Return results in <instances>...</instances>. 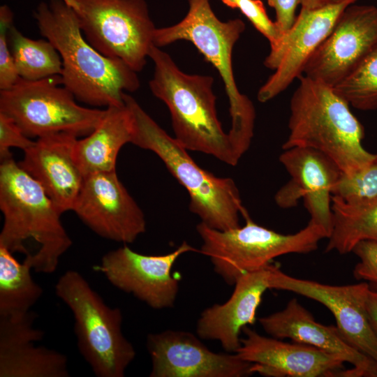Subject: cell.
<instances>
[{
    "instance_id": "obj_1",
    "label": "cell",
    "mask_w": 377,
    "mask_h": 377,
    "mask_svg": "<svg viewBox=\"0 0 377 377\" xmlns=\"http://www.w3.org/2000/svg\"><path fill=\"white\" fill-rule=\"evenodd\" d=\"M41 35L62 61V84L75 99L106 108L124 104L123 94L140 87L137 73L124 61L109 58L84 38L75 10L64 0L43 1L34 13Z\"/></svg>"
},
{
    "instance_id": "obj_2",
    "label": "cell",
    "mask_w": 377,
    "mask_h": 377,
    "mask_svg": "<svg viewBox=\"0 0 377 377\" xmlns=\"http://www.w3.org/2000/svg\"><path fill=\"white\" fill-rule=\"evenodd\" d=\"M0 209V246L24 254L23 261L36 272H55L72 241L61 223V213L13 157L1 161Z\"/></svg>"
},
{
    "instance_id": "obj_3",
    "label": "cell",
    "mask_w": 377,
    "mask_h": 377,
    "mask_svg": "<svg viewBox=\"0 0 377 377\" xmlns=\"http://www.w3.org/2000/svg\"><path fill=\"white\" fill-rule=\"evenodd\" d=\"M290 102L289 134L283 150L307 147L330 158L350 174L376 159L362 145L364 131L350 105L333 87L302 75Z\"/></svg>"
},
{
    "instance_id": "obj_4",
    "label": "cell",
    "mask_w": 377,
    "mask_h": 377,
    "mask_svg": "<svg viewBox=\"0 0 377 377\" xmlns=\"http://www.w3.org/2000/svg\"><path fill=\"white\" fill-rule=\"evenodd\" d=\"M148 57L154 64L149 86L168 108L175 138L187 150L236 165L239 159L218 118L214 78L184 73L167 52L154 45Z\"/></svg>"
},
{
    "instance_id": "obj_5",
    "label": "cell",
    "mask_w": 377,
    "mask_h": 377,
    "mask_svg": "<svg viewBox=\"0 0 377 377\" xmlns=\"http://www.w3.org/2000/svg\"><path fill=\"white\" fill-rule=\"evenodd\" d=\"M123 99L133 117L131 143L156 154L186 190L189 209L207 226L220 230L239 227L245 210L230 177H219L199 166L175 138L163 129L127 93Z\"/></svg>"
},
{
    "instance_id": "obj_6",
    "label": "cell",
    "mask_w": 377,
    "mask_h": 377,
    "mask_svg": "<svg viewBox=\"0 0 377 377\" xmlns=\"http://www.w3.org/2000/svg\"><path fill=\"white\" fill-rule=\"evenodd\" d=\"M187 1L186 16L175 24L156 28L153 44L161 47L177 40H188L217 70L229 100L231 127L228 134L240 159L251 145L256 119L252 101L238 89L232 63L234 46L245 30V24L239 18L219 20L210 0Z\"/></svg>"
},
{
    "instance_id": "obj_7",
    "label": "cell",
    "mask_w": 377,
    "mask_h": 377,
    "mask_svg": "<svg viewBox=\"0 0 377 377\" xmlns=\"http://www.w3.org/2000/svg\"><path fill=\"white\" fill-rule=\"evenodd\" d=\"M55 293L73 313L77 348L94 374L124 376L136 353L122 332L121 309L108 306L75 270H68L59 278Z\"/></svg>"
},
{
    "instance_id": "obj_8",
    "label": "cell",
    "mask_w": 377,
    "mask_h": 377,
    "mask_svg": "<svg viewBox=\"0 0 377 377\" xmlns=\"http://www.w3.org/2000/svg\"><path fill=\"white\" fill-rule=\"evenodd\" d=\"M242 216L245 225L230 230H216L202 222L196 226L202 240L199 253L209 258L214 272L229 286L276 257L312 252L327 238L323 228L311 221L297 232L284 235L258 225L246 210Z\"/></svg>"
},
{
    "instance_id": "obj_9",
    "label": "cell",
    "mask_w": 377,
    "mask_h": 377,
    "mask_svg": "<svg viewBox=\"0 0 377 377\" xmlns=\"http://www.w3.org/2000/svg\"><path fill=\"white\" fill-rule=\"evenodd\" d=\"M60 75L38 80L20 78L0 91V112L12 118L29 138L66 132L77 137L91 133L105 110L77 104Z\"/></svg>"
},
{
    "instance_id": "obj_10",
    "label": "cell",
    "mask_w": 377,
    "mask_h": 377,
    "mask_svg": "<svg viewBox=\"0 0 377 377\" xmlns=\"http://www.w3.org/2000/svg\"><path fill=\"white\" fill-rule=\"evenodd\" d=\"M86 40L104 56L138 73L147 63L156 29L146 0H76Z\"/></svg>"
},
{
    "instance_id": "obj_11",
    "label": "cell",
    "mask_w": 377,
    "mask_h": 377,
    "mask_svg": "<svg viewBox=\"0 0 377 377\" xmlns=\"http://www.w3.org/2000/svg\"><path fill=\"white\" fill-rule=\"evenodd\" d=\"M199 252L186 241L173 251L158 256L137 253L124 245L108 251L94 267L117 288L132 294L154 309L171 308L179 292V279L172 273L177 260Z\"/></svg>"
},
{
    "instance_id": "obj_12",
    "label": "cell",
    "mask_w": 377,
    "mask_h": 377,
    "mask_svg": "<svg viewBox=\"0 0 377 377\" xmlns=\"http://www.w3.org/2000/svg\"><path fill=\"white\" fill-rule=\"evenodd\" d=\"M72 211L98 235L125 244L146 230L144 213L116 170L84 176Z\"/></svg>"
},
{
    "instance_id": "obj_13",
    "label": "cell",
    "mask_w": 377,
    "mask_h": 377,
    "mask_svg": "<svg viewBox=\"0 0 377 377\" xmlns=\"http://www.w3.org/2000/svg\"><path fill=\"white\" fill-rule=\"evenodd\" d=\"M355 1L348 0L312 10L301 8L292 27L282 35L276 47L270 49L265 59V66L274 72L258 90L260 102L273 99L303 74L309 59L343 11Z\"/></svg>"
},
{
    "instance_id": "obj_14",
    "label": "cell",
    "mask_w": 377,
    "mask_h": 377,
    "mask_svg": "<svg viewBox=\"0 0 377 377\" xmlns=\"http://www.w3.org/2000/svg\"><path fill=\"white\" fill-rule=\"evenodd\" d=\"M377 45V8L348 6L307 62L303 74L334 87Z\"/></svg>"
},
{
    "instance_id": "obj_15",
    "label": "cell",
    "mask_w": 377,
    "mask_h": 377,
    "mask_svg": "<svg viewBox=\"0 0 377 377\" xmlns=\"http://www.w3.org/2000/svg\"><path fill=\"white\" fill-rule=\"evenodd\" d=\"M195 334L167 330L149 334L147 348L151 360L150 377H244L252 364L235 353L209 350Z\"/></svg>"
},
{
    "instance_id": "obj_16",
    "label": "cell",
    "mask_w": 377,
    "mask_h": 377,
    "mask_svg": "<svg viewBox=\"0 0 377 377\" xmlns=\"http://www.w3.org/2000/svg\"><path fill=\"white\" fill-rule=\"evenodd\" d=\"M271 288L293 292L324 305L334 316L336 326L346 340L377 363V335L366 309L370 290L368 283L343 286L321 283L290 276L275 264Z\"/></svg>"
},
{
    "instance_id": "obj_17",
    "label": "cell",
    "mask_w": 377,
    "mask_h": 377,
    "mask_svg": "<svg viewBox=\"0 0 377 377\" xmlns=\"http://www.w3.org/2000/svg\"><path fill=\"white\" fill-rule=\"evenodd\" d=\"M279 161L291 179L276 193V203L288 208L302 198L311 216L309 221L322 228L328 239L333 229L332 191L341 170L327 156L307 147L285 149Z\"/></svg>"
},
{
    "instance_id": "obj_18",
    "label": "cell",
    "mask_w": 377,
    "mask_h": 377,
    "mask_svg": "<svg viewBox=\"0 0 377 377\" xmlns=\"http://www.w3.org/2000/svg\"><path fill=\"white\" fill-rule=\"evenodd\" d=\"M235 353L252 364L253 374L266 377H344L339 357L316 348L260 334L249 326Z\"/></svg>"
},
{
    "instance_id": "obj_19",
    "label": "cell",
    "mask_w": 377,
    "mask_h": 377,
    "mask_svg": "<svg viewBox=\"0 0 377 377\" xmlns=\"http://www.w3.org/2000/svg\"><path fill=\"white\" fill-rule=\"evenodd\" d=\"M264 331L272 337L290 339L339 357L353 366L344 377H377V363L357 350L343 337L337 326L325 325L301 305L290 300L281 311L258 319Z\"/></svg>"
},
{
    "instance_id": "obj_20",
    "label": "cell",
    "mask_w": 377,
    "mask_h": 377,
    "mask_svg": "<svg viewBox=\"0 0 377 377\" xmlns=\"http://www.w3.org/2000/svg\"><path fill=\"white\" fill-rule=\"evenodd\" d=\"M77 136L60 132L38 138L19 165L36 180L62 214L72 211L84 175L75 158Z\"/></svg>"
},
{
    "instance_id": "obj_21",
    "label": "cell",
    "mask_w": 377,
    "mask_h": 377,
    "mask_svg": "<svg viewBox=\"0 0 377 377\" xmlns=\"http://www.w3.org/2000/svg\"><path fill=\"white\" fill-rule=\"evenodd\" d=\"M37 314L0 316V377H68L66 356L36 346L45 332L34 325Z\"/></svg>"
},
{
    "instance_id": "obj_22",
    "label": "cell",
    "mask_w": 377,
    "mask_h": 377,
    "mask_svg": "<svg viewBox=\"0 0 377 377\" xmlns=\"http://www.w3.org/2000/svg\"><path fill=\"white\" fill-rule=\"evenodd\" d=\"M272 263L239 277L229 299L204 309L197 321L196 333L202 339L220 343L228 353H236L244 327L253 325L265 291L271 290Z\"/></svg>"
},
{
    "instance_id": "obj_23",
    "label": "cell",
    "mask_w": 377,
    "mask_h": 377,
    "mask_svg": "<svg viewBox=\"0 0 377 377\" xmlns=\"http://www.w3.org/2000/svg\"><path fill=\"white\" fill-rule=\"evenodd\" d=\"M133 131L132 114L125 103L106 108L95 129L75 143V161L84 176L116 170L118 154L131 143Z\"/></svg>"
},
{
    "instance_id": "obj_24",
    "label": "cell",
    "mask_w": 377,
    "mask_h": 377,
    "mask_svg": "<svg viewBox=\"0 0 377 377\" xmlns=\"http://www.w3.org/2000/svg\"><path fill=\"white\" fill-rule=\"evenodd\" d=\"M333 229L325 251L352 252L361 241L377 242V197L350 203L332 196Z\"/></svg>"
},
{
    "instance_id": "obj_25",
    "label": "cell",
    "mask_w": 377,
    "mask_h": 377,
    "mask_svg": "<svg viewBox=\"0 0 377 377\" xmlns=\"http://www.w3.org/2000/svg\"><path fill=\"white\" fill-rule=\"evenodd\" d=\"M31 266L18 262L0 246V316L24 313L41 297L43 290L32 278Z\"/></svg>"
},
{
    "instance_id": "obj_26",
    "label": "cell",
    "mask_w": 377,
    "mask_h": 377,
    "mask_svg": "<svg viewBox=\"0 0 377 377\" xmlns=\"http://www.w3.org/2000/svg\"><path fill=\"white\" fill-rule=\"evenodd\" d=\"M8 41L20 78L34 81L61 75V58L48 40L29 38L13 24Z\"/></svg>"
},
{
    "instance_id": "obj_27",
    "label": "cell",
    "mask_w": 377,
    "mask_h": 377,
    "mask_svg": "<svg viewBox=\"0 0 377 377\" xmlns=\"http://www.w3.org/2000/svg\"><path fill=\"white\" fill-rule=\"evenodd\" d=\"M334 91L360 110L377 109V45L340 82Z\"/></svg>"
},
{
    "instance_id": "obj_28",
    "label": "cell",
    "mask_w": 377,
    "mask_h": 377,
    "mask_svg": "<svg viewBox=\"0 0 377 377\" xmlns=\"http://www.w3.org/2000/svg\"><path fill=\"white\" fill-rule=\"evenodd\" d=\"M332 193L344 202L355 203L377 197V158L350 174L341 173Z\"/></svg>"
},
{
    "instance_id": "obj_29",
    "label": "cell",
    "mask_w": 377,
    "mask_h": 377,
    "mask_svg": "<svg viewBox=\"0 0 377 377\" xmlns=\"http://www.w3.org/2000/svg\"><path fill=\"white\" fill-rule=\"evenodd\" d=\"M13 13L10 8L0 7V89L12 87L20 78L9 48L8 31L13 25Z\"/></svg>"
},
{
    "instance_id": "obj_30",
    "label": "cell",
    "mask_w": 377,
    "mask_h": 377,
    "mask_svg": "<svg viewBox=\"0 0 377 377\" xmlns=\"http://www.w3.org/2000/svg\"><path fill=\"white\" fill-rule=\"evenodd\" d=\"M237 8L268 40L270 49L276 47L281 38V34L275 22L267 15L260 0H237Z\"/></svg>"
},
{
    "instance_id": "obj_31",
    "label": "cell",
    "mask_w": 377,
    "mask_h": 377,
    "mask_svg": "<svg viewBox=\"0 0 377 377\" xmlns=\"http://www.w3.org/2000/svg\"><path fill=\"white\" fill-rule=\"evenodd\" d=\"M359 261L353 269L357 280L368 283L377 290V242L364 240L357 243L352 250Z\"/></svg>"
},
{
    "instance_id": "obj_32",
    "label": "cell",
    "mask_w": 377,
    "mask_h": 377,
    "mask_svg": "<svg viewBox=\"0 0 377 377\" xmlns=\"http://www.w3.org/2000/svg\"><path fill=\"white\" fill-rule=\"evenodd\" d=\"M35 141L27 137L14 120L0 112V158L1 161L12 157L11 147L24 151L34 145Z\"/></svg>"
},
{
    "instance_id": "obj_33",
    "label": "cell",
    "mask_w": 377,
    "mask_h": 377,
    "mask_svg": "<svg viewBox=\"0 0 377 377\" xmlns=\"http://www.w3.org/2000/svg\"><path fill=\"white\" fill-rule=\"evenodd\" d=\"M276 13L275 24L282 35L288 31L295 22L296 10L300 0H266Z\"/></svg>"
},
{
    "instance_id": "obj_34",
    "label": "cell",
    "mask_w": 377,
    "mask_h": 377,
    "mask_svg": "<svg viewBox=\"0 0 377 377\" xmlns=\"http://www.w3.org/2000/svg\"><path fill=\"white\" fill-rule=\"evenodd\" d=\"M366 309L371 327L377 335V290L371 287L367 299Z\"/></svg>"
},
{
    "instance_id": "obj_35",
    "label": "cell",
    "mask_w": 377,
    "mask_h": 377,
    "mask_svg": "<svg viewBox=\"0 0 377 377\" xmlns=\"http://www.w3.org/2000/svg\"><path fill=\"white\" fill-rule=\"evenodd\" d=\"M346 1L348 0H300V5L302 8L312 10L341 3Z\"/></svg>"
},
{
    "instance_id": "obj_36",
    "label": "cell",
    "mask_w": 377,
    "mask_h": 377,
    "mask_svg": "<svg viewBox=\"0 0 377 377\" xmlns=\"http://www.w3.org/2000/svg\"><path fill=\"white\" fill-rule=\"evenodd\" d=\"M226 6L235 9L237 8V0H221Z\"/></svg>"
},
{
    "instance_id": "obj_37",
    "label": "cell",
    "mask_w": 377,
    "mask_h": 377,
    "mask_svg": "<svg viewBox=\"0 0 377 377\" xmlns=\"http://www.w3.org/2000/svg\"><path fill=\"white\" fill-rule=\"evenodd\" d=\"M68 5L71 6L73 9L77 8L76 0H64Z\"/></svg>"
},
{
    "instance_id": "obj_38",
    "label": "cell",
    "mask_w": 377,
    "mask_h": 377,
    "mask_svg": "<svg viewBox=\"0 0 377 377\" xmlns=\"http://www.w3.org/2000/svg\"><path fill=\"white\" fill-rule=\"evenodd\" d=\"M376 155H377V154H376Z\"/></svg>"
}]
</instances>
